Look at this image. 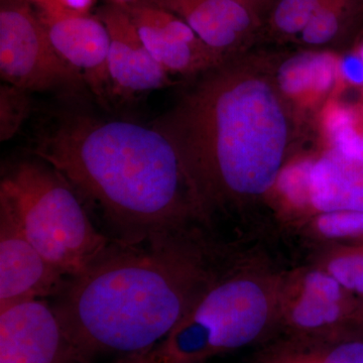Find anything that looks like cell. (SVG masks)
Returning a JSON list of instances; mask_svg holds the SVG:
<instances>
[{"mask_svg":"<svg viewBox=\"0 0 363 363\" xmlns=\"http://www.w3.org/2000/svg\"><path fill=\"white\" fill-rule=\"evenodd\" d=\"M195 78L152 125L181 155L208 223L216 213L247 220L272 208L305 117L279 89L272 52L252 50Z\"/></svg>","mask_w":363,"mask_h":363,"instance_id":"6da1fadb","label":"cell"},{"mask_svg":"<svg viewBox=\"0 0 363 363\" xmlns=\"http://www.w3.org/2000/svg\"><path fill=\"white\" fill-rule=\"evenodd\" d=\"M112 248L72 278L55 310L88 362L143 354L173 330L233 257L200 227Z\"/></svg>","mask_w":363,"mask_h":363,"instance_id":"7a4b0ae2","label":"cell"},{"mask_svg":"<svg viewBox=\"0 0 363 363\" xmlns=\"http://www.w3.org/2000/svg\"><path fill=\"white\" fill-rule=\"evenodd\" d=\"M33 154L131 242L209 224L181 155L154 125L70 117L40 136Z\"/></svg>","mask_w":363,"mask_h":363,"instance_id":"3957f363","label":"cell"},{"mask_svg":"<svg viewBox=\"0 0 363 363\" xmlns=\"http://www.w3.org/2000/svg\"><path fill=\"white\" fill-rule=\"evenodd\" d=\"M286 272L257 255L233 259L161 342L123 363H203L271 340Z\"/></svg>","mask_w":363,"mask_h":363,"instance_id":"277c9868","label":"cell"},{"mask_svg":"<svg viewBox=\"0 0 363 363\" xmlns=\"http://www.w3.org/2000/svg\"><path fill=\"white\" fill-rule=\"evenodd\" d=\"M0 206L50 264L71 278L111 250L91 223L70 184L45 162H21L2 178Z\"/></svg>","mask_w":363,"mask_h":363,"instance_id":"5b68a950","label":"cell"},{"mask_svg":"<svg viewBox=\"0 0 363 363\" xmlns=\"http://www.w3.org/2000/svg\"><path fill=\"white\" fill-rule=\"evenodd\" d=\"M0 75L28 92L79 91L84 79L55 50L26 0H0Z\"/></svg>","mask_w":363,"mask_h":363,"instance_id":"8992f818","label":"cell"},{"mask_svg":"<svg viewBox=\"0 0 363 363\" xmlns=\"http://www.w3.org/2000/svg\"><path fill=\"white\" fill-rule=\"evenodd\" d=\"M347 296L330 274L311 264L286 271L272 339L338 336L350 319Z\"/></svg>","mask_w":363,"mask_h":363,"instance_id":"52a82bcc","label":"cell"},{"mask_svg":"<svg viewBox=\"0 0 363 363\" xmlns=\"http://www.w3.org/2000/svg\"><path fill=\"white\" fill-rule=\"evenodd\" d=\"M0 363H89L54 307L26 301L0 310Z\"/></svg>","mask_w":363,"mask_h":363,"instance_id":"ba28073f","label":"cell"},{"mask_svg":"<svg viewBox=\"0 0 363 363\" xmlns=\"http://www.w3.org/2000/svg\"><path fill=\"white\" fill-rule=\"evenodd\" d=\"M140 38L169 75L195 78L227 61L213 51L180 18L140 0L123 7Z\"/></svg>","mask_w":363,"mask_h":363,"instance_id":"9c48e42d","label":"cell"},{"mask_svg":"<svg viewBox=\"0 0 363 363\" xmlns=\"http://www.w3.org/2000/svg\"><path fill=\"white\" fill-rule=\"evenodd\" d=\"M64 277L26 238L13 214L0 206V310L63 292Z\"/></svg>","mask_w":363,"mask_h":363,"instance_id":"30bf717a","label":"cell"},{"mask_svg":"<svg viewBox=\"0 0 363 363\" xmlns=\"http://www.w3.org/2000/svg\"><path fill=\"white\" fill-rule=\"evenodd\" d=\"M175 14L213 51L231 59L262 42V21L236 0H143Z\"/></svg>","mask_w":363,"mask_h":363,"instance_id":"8fae6325","label":"cell"},{"mask_svg":"<svg viewBox=\"0 0 363 363\" xmlns=\"http://www.w3.org/2000/svg\"><path fill=\"white\" fill-rule=\"evenodd\" d=\"M96 16L111 38L108 71L112 95L135 96L171 84L169 74L150 54L125 9L108 2L98 9Z\"/></svg>","mask_w":363,"mask_h":363,"instance_id":"7c38bea8","label":"cell"},{"mask_svg":"<svg viewBox=\"0 0 363 363\" xmlns=\"http://www.w3.org/2000/svg\"><path fill=\"white\" fill-rule=\"evenodd\" d=\"M38 14L61 58L82 76L100 101L106 102L112 95L108 71L111 38L102 21L92 13Z\"/></svg>","mask_w":363,"mask_h":363,"instance_id":"4fadbf2b","label":"cell"},{"mask_svg":"<svg viewBox=\"0 0 363 363\" xmlns=\"http://www.w3.org/2000/svg\"><path fill=\"white\" fill-rule=\"evenodd\" d=\"M347 210L363 211V152L328 145L319 156L304 160L302 220Z\"/></svg>","mask_w":363,"mask_h":363,"instance_id":"5bb4252c","label":"cell"},{"mask_svg":"<svg viewBox=\"0 0 363 363\" xmlns=\"http://www.w3.org/2000/svg\"><path fill=\"white\" fill-rule=\"evenodd\" d=\"M337 52L303 50L272 54L274 76L286 99L305 117L340 80Z\"/></svg>","mask_w":363,"mask_h":363,"instance_id":"9a60e30c","label":"cell"},{"mask_svg":"<svg viewBox=\"0 0 363 363\" xmlns=\"http://www.w3.org/2000/svg\"><path fill=\"white\" fill-rule=\"evenodd\" d=\"M363 28V0H325L296 40L303 50L337 52L352 45Z\"/></svg>","mask_w":363,"mask_h":363,"instance_id":"2e32d148","label":"cell"},{"mask_svg":"<svg viewBox=\"0 0 363 363\" xmlns=\"http://www.w3.org/2000/svg\"><path fill=\"white\" fill-rule=\"evenodd\" d=\"M262 363H363V338L279 339L264 351Z\"/></svg>","mask_w":363,"mask_h":363,"instance_id":"e0dca14e","label":"cell"},{"mask_svg":"<svg viewBox=\"0 0 363 363\" xmlns=\"http://www.w3.org/2000/svg\"><path fill=\"white\" fill-rule=\"evenodd\" d=\"M324 1L274 0L262 20V42L295 44Z\"/></svg>","mask_w":363,"mask_h":363,"instance_id":"ac0fdd59","label":"cell"},{"mask_svg":"<svg viewBox=\"0 0 363 363\" xmlns=\"http://www.w3.org/2000/svg\"><path fill=\"white\" fill-rule=\"evenodd\" d=\"M309 264L330 274L348 294L363 295V250L341 243L312 245Z\"/></svg>","mask_w":363,"mask_h":363,"instance_id":"d6986e66","label":"cell"},{"mask_svg":"<svg viewBox=\"0 0 363 363\" xmlns=\"http://www.w3.org/2000/svg\"><path fill=\"white\" fill-rule=\"evenodd\" d=\"M311 245L341 243L363 238V211L323 212L294 224Z\"/></svg>","mask_w":363,"mask_h":363,"instance_id":"ffe728a7","label":"cell"},{"mask_svg":"<svg viewBox=\"0 0 363 363\" xmlns=\"http://www.w3.org/2000/svg\"><path fill=\"white\" fill-rule=\"evenodd\" d=\"M28 91L9 83L0 86V140L13 138L30 116V98Z\"/></svg>","mask_w":363,"mask_h":363,"instance_id":"44dd1931","label":"cell"},{"mask_svg":"<svg viewBox=\"0 0 363 363\" xmlns=\"http://www.w3.org/2000/svg\"><path fill=\"white\" fill-rule=\"evenodd\" d=\"M40 13L51 16L90 14L97 0H26Z\"/></svg>","mask_w":363,"mask_h":363,"instance_id":"7402d4cb","label":"cell"},{"mask_svg":"<svg viewBox=\"0 0 363 363\" xmlns=\"http://www.w3.org/2000/svg\"><path fill=\"white\" fill-rule=\"evenodd\" d=\"M236 1L240 2L241 4L250 9L262 21L274 0H236Z\"/></svg>","mask_w":363,"mask_h":363,"instance_id":"603a6c76","label":"cell"},{"mask_svg":"<svg viewBox=\"0 0 363 363\" xmlns=\"http://www.w3.org/2000/svg\"><path fill=\"white\" fill-rule=\"evenodd\" d=\"M352 49H354L355 51L359 54L363 61V28L362 32L359 33V35H357L355 42L353 43Z\"/></svg>","mask_w":363,"mask_h":363,"instance_id":"cb8c5ba5","label":"cell"},{"mask_svg":"<svg viewBox=\"0 0 363 363\" xmlns=\"http://www.w3.org/2000/svg\"><path fill=\"white\" fill-rule=\"evenodd\" d=\"M140 0H109L112 4H116L117 6L128 7L138 4Z\"/></svg>","mask_w":363,"mask_h":363,"instance_id":"d4e9b609","label":"cell"}]
</instances>
